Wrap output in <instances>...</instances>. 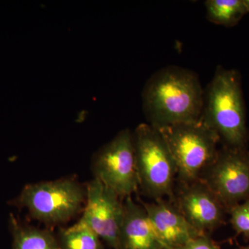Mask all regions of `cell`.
Instances as JSON below:
<instances>
[{
  "label": "cell",
  "instance_id": "obj_16",
  "mask_svg": "<svg viewBox=\"0 0 249 249\" xmlns=\"http://www.w3.org/2000/svg\"><path fill=\"white\" fill-rule=\"evenodd\" d=\"M173 249H220L208 235H201L187 242L186 245Z\"/></svg>",
  "mask_w": 249,
  "mask_h": 249
},
{
  "label": "cell",
  "instance_id": "obj_15",
  "mask_svg": "<svg viewBox=\"0 0 249 249\" xmlns=\"http://www.w3.org/2000/svg\"><path fill=\"white\" fill-rule=\"evenodd\" d=\"M229 213L234 230L238 235L249 240V199L236 205Z\"/></svg>",
  "mask_w": 249,
  "mask_h": 249
},
{
  "label": "cell",
  "instance_id": "obj_10",
  "mask_svg": "<svg viewBox=\"0 0 249 249\" xmlns=\"http://www.w3.org/2000/svg\"><path fill=\"white\" fill-rule=\"evenodd\" d=\"M147 217L167 249L178 248L201 235L187 221L177 206L163 199L142 202Z\"/></svg>",
  "mask_w": 249,
  "mask_h": 249
},
{
  "label": "cell",
  "instance_id": "obj_4",
  "mask_svg": "<svg viewBox=\"0 0 249 249\" xmlns=\"http://www.w3.org/2000/svg\"><path fill=\"white\" fill-rule=\"evenodd\" d=\"M133 137L139 188L155 200L173 196L176 165L160 131L141 124Z\"/></svg>",
  "mask_w": 249,
  "mask_h": 249
},
{
  "label": "cell",
  "instance_id": "obj_17",
  "mask_svg": "<svg viewBox=\"0 0 249 249\" xmlns=\"http://www.w3.org/2000/svg\"><path fill=\"white\" fill-rule=\"evenodd\" d=\"M244 4H245L246 10H247V14L249 13V0H243Z\"/></svg>",
  "mask_w": 249,
  "mask_h": 249
},
{
  "label": "cell",
  "instance_id": "obj_11",
  "mask_svg": "<svg viewBox=\"0 0 249 249\" xmlns=\"http://www.w3.org/2000/svg\"><path fill=\"white\" fill-rule=\"evenodd\" d=\"M120 232L121 249H167L160 240L146 211L132 196L124 199Z\"/></svg>",
  "mask_w": 249,
  "mask_h": 249
},
{
  "label": "cell",
  "instance_id": "obj_14",
  "mask_svg": "<svg viewBox=\"0 0 249 249\" xmlns=\"http://www.w3.org/2000/svg\"><path fill=\"white\" fill-rule=\"evenodd\" d=\"M58 240L62 249H103L100 237L80 220L72 227L60 229Z\"/></svg>",
  "mask_w": 249,
  "mask_h": 249
},
{
  "label": "cell",
  "instance_id": "obj_7",
  "mask_svg": "<svg viewBox=\"0 0 249 249\" xmlns=\"http://www.w3.org/2000/svg\"><path fill=\"white\" fill-rule=\"evenodd\" d=\"M229 212L249 199V152L224 146L200 178Z\"/></svg>",
  "mask_w": 249,
  "mask_h": 249
},
{
  "label": "cell",
  "instance_id": "obj_6",
  "mask_svg": "<svg viewBox=\"0 0 249 249\" xmlns=\"http://www.w3.org/2000/svg\"><path fill=\"white\" fill-rule=\"evenodd\" d=\"M94 178L121 199L132 196L139 188L133 132L124 129L101 147L92 160Z\"/></svg>",
  "mask_w": 249,
  "mask_h": 249
},
{
  "label": "cell",
  "instance_id": "obj_9",
  "mask_svg": "<svg viewBox=\"0 0 249 249\" xmlns=\"http://www.w3.org/2000/svg\"><path fill=\"white\" fill-rule=\"evenodd\" d=\"M177 207L192 227L201 235H207L222 224L224 206L201 180L182 185Z\"/></svg>",
  "mask_w": 249,
  "mask_h": 249
},
{
  "label": "cell",
  "instance_id": "obj_18",
  "mask_svg": "<svg viewBox=\"0 0 249 249\" xmlns=\"http://www.w3.org/2000/svg\"><path fill=\"white\" fill-rule=\"evenodd\" d=\"M238 249H249V245L247 246V247H241L240 248Z\"/></svg>",
  "mask_w": 249,
  "mask_h": 249
},
{
  "label": "cell",
  "instance_id": "obj_12",
  "mask_svg": "<svg viewBox=\"0 0 249 249\" xmlns=\"http://www.w3.org/2000/svg\"><path fill=\"white\" fill-rule=\"evenodd\" d=\"M14 235L13 249H62L58 238L46 229L22 225L11 219Z\"/></svg>",
  "mask_w": 249,
  "mask_h": 249
},
{
  "label": "cell",
  "instance_id": "obj_2",
  "mask_svg": "<svg viewBox=\"0 0 249 249\" xmlns=\"http://www.w3.org/2000/svg\"><path fill=\"white\" fill-rule=\"evenodd\" d=\"M201 120L217 133L225 146L246 147L249 134L245 103L237 70L217 67L204 91Z\"/></svg>",
  "mask_w": 249,
  "mask_h": 249
},
{
  "label": "cell",
  "instance_id": "obj_3",
  "mask_svg": "<svg viewBox=\"0 0 249 249\" xmlns=\"http://www.w3.org/2000/svg\"><path fill=\"white\" fill-rule=\"evenodd\" d=\"M157 129L173 156L181 184L199 181L217 157L221 142L217 133L201 119Z\"/></svg>",
  "mask_w": 249,
  "mask_h": 249
},
{
  "label": "cell",
  "instance_id": "obj_5",
  "mask_svg": "<svg viewBox=\"0 0 249 249\" xmlns=\"http://www.w3.org/2000/svg\"><path fill=\"white\" fill-rule=\"evenodd\" d=\"M86 196V186L76 178H67L27 185L18 204L36 220L57 225L83 212Z\"/></svg>",
  "mask_w": 249,
  "mask_h": 249
},
{
  "label": "cell",
  "instance_id": "obj_1",
  "mask_svg": "<svg viewBox=\"0 0 249 249\" xmlns=\"http://www.w3.org/2000/svg\"><path fill=\"white\" fill-rule=\"evenodd\" d=\"M142 108L155 128L200 120L204 91L194 72L168 66L154 73L142 90Z\"/></svg>",
  "mask_w": 249,
  "mask_h": 249
},
{
  "label": "cell",
  "instance_id": "obj_13",
  "mask_svg": "<svg viewBox=\"0 0 249 249\" xmlns=\"http://www.w3.org/2000/svg\"><path fill=\"white\" fill-rule=\"evenodd\" d=\"M204 4L208 20L226 27H235L247 14L243 0H207Z\"/></svg>",
  "mask_w": 249,
  "mask_h": 249
},
{
  "label": "cell",
  "instance_id": "obj_8",
  "mask_svg": "<svg viewBox=\"0 0 249 249\" xmlns=\"http://www.w3.org/2000/svg\"><path fill=\"white\" fill-rule=\"evenodd\" d=\"M86 202L80 221L113 249H121L124 203L117 194L93 178L86 186Z\"/></svg>",
  "mask_w": 249,
  "mask_h": 249
}]
</instances>
